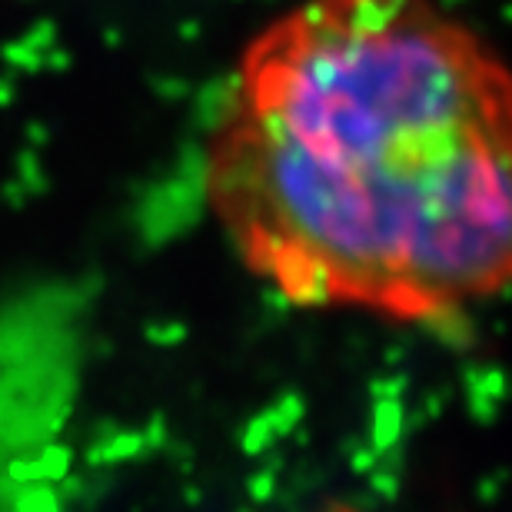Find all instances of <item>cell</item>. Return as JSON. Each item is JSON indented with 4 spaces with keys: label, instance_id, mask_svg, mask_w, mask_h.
<instances>
[{
    "label": "cell",
    "instance_id": "obj_1",
    "mask_svg": "<svg viewBox=\"0 0 512 512\" xmlns=\"http://www.w3.org/2000/svg\"><path fill=\"white\" fill-rule=\"evenodd\" d=\"M203 180L286 303L439 320L512 286V70L439 0H303L243 50Z\"/></svg>",
    "mask_w": 512,
    "mask_h": 512
},
{
    "label": "cell",
    "instance_id": "obj_2",
    "mask_svg": "<svg viewBox=\"0 0 512 512\" xmlns=\"http://www.w3.org/2000/svg\"><path fill=\"white\" fill-rule=\"evenodd\" d=\"M333 512H356V509H333Z\"/></svg>",
    "mask_w": 512,
    "mask_h": 512
}]
</instances>
